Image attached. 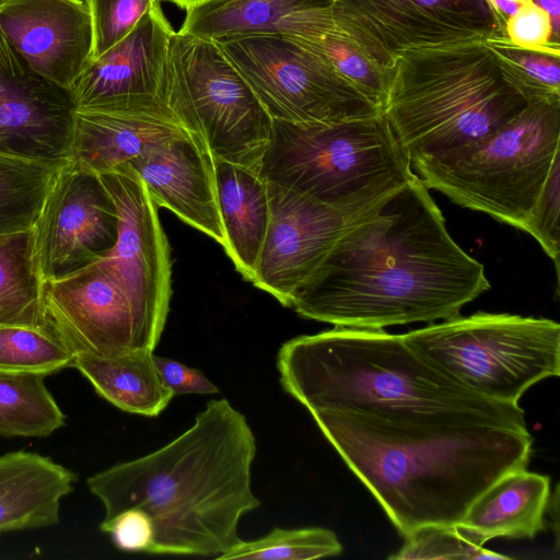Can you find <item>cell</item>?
<instances>
[{
    "instance_id": "1",
    "label": "cell",
    "mask_w": 560,
    "mask_h": 560,
    "mask_svg": "<svg viewBox=\"0 0 560 560\" xmlns=\"http://www.w3.org/2000/svg\"><path fill=\"white\" fill-rule=\"evenodd\" d=\"M489 288L415 174L338 238L290 306L334 326L384 329L453 318Z\"/></svg>"
},
{
    "instance_id": "2",
    "label": "cell",
    "mask_w": 560,
    "mask_h": 560,
    "mask_svg": "<svg viewBox=\"0 0 560 560\" xmlns=\"http://www.w3.org/2000/svg\"><path fill=\"white\" fill-rule=\"evenodd\" d=\"M311 415L404 537L460 524L486 489L525 469L532 454L527 429L481 412Z\"/></svg>"
},
{
    "instance_id": "3",
    "label": "cell",
    "mask_w": 560,
    "mask_h": 560,
    "mask_svg": "<svg viewBox=\"0 0 560 560\" xmlns=\"http://www.w3.org/2000/svg\"><path fill=\"white\" fill-rule=\"evenodd\" d=\"M256 440L228 399H212L170 443L88 478L104 521L127 509L152 520L149 553L218 557L241 541V517L260 505L252 491Z\"/></svg>"
},
{
    "instance_id": "4",
    "label": "cell",
    "mask_w": 560,
    "mask_h": 560,
    "mask_svg": "<svg viewBox=\"0 0 560 560\" xmlns=\"http://www.w3.org/2000/svg\"><path fill=\"white\" fill-rule=\"evenodd\" d=\"M283 389L311 413L475 411L527 429L518 404L486 398L413 351L402 335L335 326L284 342Z\"/></svg>"
},
{
    "instance_id": "5",
    "label": "cell",
    "mask_w": 560,
    "mask_h": 560,
    "mask_svg": "<svg viewBox=\"0 0 560 560\" xmlns=\"http://www.w3.org/2000/svg\"><path fill=\"white\" fill-rule=\"evenodd\" d=\"M528 104L483 39L400 55L389 72L382 114L413 161L472 145Z\"/></svg>"
},
{
    "instance_id": "6",
    "label": "cell",
    "mask_w": 560,
    "mask_h": 560,
    "mask_svg": "<svg viewBox=\"0 0 560 560\" xmlns=\"http://www.w3.org/2000/svg\"><path fill=\"white\" fill-rule=\"evenodd\" d=\"M259 173L348 213L371 211L415 175L382 113L334 124L272 119Z\"/></svg>"
},
{
    "instance_id": "7",
    "label": "cell",
    "mask_w": 560,
    "mask_h": 560,
    "mask_svg": "<svg viewBox=\"0 0 560 560\" xmlns=\"http://www.w3.org/2000/svg\"><path fill=\"white\" fill-rule=\"evenodd\" d=\"M559 141L560 100L540 101L486 139L411 165L428 188L525 232Z\"/></svg>"
},
{
    "instance_id": "8",
    "label": "cell",
    "mask_w": 560,
    "mask_h": 560,
    "mask_svg": "<svg viewBox=\"0 0 560 560\" xmlns=\"http://www.w3.org/2000/svg\"><path fill=\"white\" fill-rule=\"evenodd\" d=\"M402 337L452 380L500 402L518 404L529 387L560 374V325L548 318L459 314Z\"/></svg>"
},
{
    "instance_id": "9",
    "label": "cell",
    "mask_w": 560,
    "mask_h": 560,
    "mask_svg": "<svg viewBox=\"0 0 560 560\" xmlns=\"http://www.w3.org/2000/svg\"><path fill=\"white\" fill-rule=\"evenodd\" d=\"M163 97L213 159L259 171L272 119L213 39L174 32Z\"/></svg>"
},
{
    "instance_id": "10",
    "label": "cell",
    "mask_w": 560,
    "mask_h": 560,
    "mask_svg": "<svg viewBox=\"0 0 560 560\" xmlns=\"http://www.w3.org/2000/svg\"><path fill=\"white\" fill-rule=\"evenodd\" d=\"M213 40L271 119L334 124L382 113L322 54L294 37L257 34Z\"/></svg>"
},
{
    "instance_id": "11",
    "label": "cell",
    "mask_w": 560,
    "mask_h": 560,
    "mask_svg": "<svg viewBox=\"0 0 560 560\" xmlns=\"http://www.w3.org/2000/svg\"><path fill=\"white\" fill-rule=\"evenodd\" d=\"M330 14L336 30L387 74L408 50L505 35L491 0H331Z\"/></svg>"
},
{
    "instance_id": "12",
    "label": "cell",
    "mask_w": 560,
    "mask_h": 560,
    "mask_svg": "<svg viewBox=\"0 0 560 560\" xmlns=\"http://www.w3.org/2000/svg\"><path fill=\"white\" fill-rule=\"evenodd\" d=\"M118 212V237L107 256L151 351L162 336L172 295L171 250L158 206L131 171L100 175Z\"/></svg>"
},
{
    "instance_id": "13",
    "label": "cell",
    "mask_w": 560,
    "mask_h": 560,
    "mask_svg": "<svg viewBox=\"0 0 560 560\" xmlns=\"http://www.w3.org/2000/svg\"><path fill=\"white\" fill-rule=\"evenodd\" d=\"M116 205L101 177L62 167L33 226L44 282L69 277L107 257L118 237Z\"/></svg>"
},
{
    "instance_id": "14",
    "label": "cell",
    "mask_w": 560,
    "mask_h": 560,
    "mask_svg": "<svg viewBox=\"0 0 560 560\" xmlns=\"http://www.w3.org/2000/svg\"><path fill=\"white\" fill-rule=\"evenodd\" d=\"M43 317L46 329L74 355L153 352L108 257L63 279L44 282Z\"/></svg>"
},
{
    "instance_id": "15",
    "label": "cell",
    "mask_w": 560,
    "mask_h": 560,
    "mask_svg": "<svg viewBox=\"0 0 560 560\" xmlns=\"http://www.w3.org/2000/svg\"><path fill=\"white\" fill-rule=\"evenodd\" d=\"M175 30L161 3L93 60L69 93L75 109L141 112L173 117L163 97L170 39Z\"/></svg>"
},
{
    "instance_id": "16",
    "label": "cell",
    "mask_w": 560,
    "mask_h": 560,
    "mask_svg": "<svg viewBox=\"0 0 560 560\" xmlns=\"http://www.w3.org/2000/svg\"><path fill=\"white\" fill-rule=\"evenodd\" d=\"M267 185L270 220L250 282L290 306L294 292L338 238L373 209L348 213L276 184Z\"/></svg>"
},
{
    "instance_id": "17",
    "label": "cell",
    "mask_w": 560,
    "mask_h": 560,
    "mask_svg": "<svg viewBox=\"0 0 560 560\" xmlns=\"http://www.w3.org/2000/svg\"><path fill=\"white\" fill-rule=\"evenodd\" d=\"M74 113L69 91L34 72L0 31V154L67 166Z\"/></svg>"
},
{
    "instance_id": "18",
    "label": "cell",
    "mask_w": 560,
    "mask_h": 560,
    "mask_svg": "<svg viewBox=\"0 0 560 560\" xmlns=\"http://www.w3.org/2000/svg\"><path fill=\"white\" fill-rule=\"evenodd\" d=\"M0 31L34 72L67 91L92 62L83 0H0Z\"/></svg>"
},
{
    "instance_id": "19",
    "label": "cell",
    "mask_w": 560,
    "mask_h": 560,
    "mask_svg": "<svg viewBox=\"0 0 560 560\" xmlns=\"http://www.w3.org/2000/svg\"><path fill=\"white\" fill-rule=\"evenodd\" d=\"M126 170L140 178L158 207L224 247L213 159L200 140L185 131L151 147Z\"/></svg>"
},
{
    "instance_id": "20",
    "label": "cell",
    "mask_w": 560,
    "mask_h": 560,
    "mask_svg": "<svg viewBox=\"0 0 560 560\" xmlns=\"http://www.w3.org/2000/svg\"><path fill=\"white\" fill-rule=\"evenodd\" d=\"M331 0H196L184 11L182 33L219 39L278 34L314 37L334 26Z\"/></svg>"
},
{
    "instance_id": "21",
    "label": "cell",
    "mask_w": 560,
    "mask_h": 560,
    "mask_svg": "<svg viewBox=\"0 0 560 560\" xmlns=\"http://www.w3.org/2000/svg\"><path fill=\"white\" fill-rule=\"evenodd\" d=\"M185 131L165 115L75 109L69 164L98 176L120 173L151 147Z\"/></svg>"
},
{
    "instance_id": "22",
    "label": "cell",
    "mask_w": 560,
    "mask_h": 560,
    "mask_svg": "<svg viewBox=\"0 0 560 560\" xmlns=\"http://www.w3.org/2000/svg\"><path fill=\"white\" fill-rule=\"evenodd\" d=\"M77 475L50 457L27 451L0 456V534L59 522L60 500Z\"/></svg>"
},
{
    "instance_id": "23",
    "label": "cell",
    "mask_w": 560,
    "mask_h": 560,
    "mask_svg": "<svg viewBox=\"0 0 560 560\" xmlns=\"http://www.w3.org/2000/svg\"><path fill=\"white\" fill-rule=\"evenodd\" d=\"M213 171L223 248L243 278L252 281L270 220L267 182L257 170L218 159Z\"/></svg>"
},
{
    "instance_id": "24",
    "label": "cell",
    "mask_w": 560,
    "mask_h": 560,
    "mask_svg": "<svg viewBox=\"0 0 560 560\" xmlns=\"http://www.w3.org/2000/svg\"><path fill=\"white\" fill-rule=\"evenodd\" d=\"M550 495L548 476L525 469L505 474L469 506L460 524L486 541L498 538H534L546 526Z\"/></svg>"
},
{
    "instance_id": "25",
    "label": "cell",
    "mask_w": 560,
    "mask_h": 560,
    "mask_svg": "<svg viewBox=\"0 0 560 560\" xmlns=\"http://www.w3.org/2000/svg\"><path fill=\"white\" fill-rule=\"evenodd\" d=\"M153 352L120 355L78 353L75 368L105 400L129 413L159 416L174 394L163 383Z\"/></svg>"
},
{
    "instance_id": "26",
    "label": "cell",
    "mask_w": 560,
    "mask_h": 560,
    "mask_svg": "<svg viewBox=\"0 0 560 560\" xmlns=\"http://www.w3.org/2000/svg\"><path fill=\"white\" fill-rule=\"evenodd\" d=\"M33 229L0 235V325L46 329ZM48 331V330H47Z\"/></svg>"
},
{
    "instance_id": "27",
    "label": "cell",
    "mask_w": 560,
    "mask_h": 560,
    "mask_svg": "<svg viewBox=\"0 0 560 560\" xmlns=\"http://www.w3.org/2000/svg\"><path fill=\"white\" fill-rule=\"evenodd\" d=\"M36 373L0 372V436L46 438L66 416Z\"/></svg>"
},
{
    "instance_id": "28",
    "label": "cell",
    "mask_w": 560,
    "mask_h": 560,
    "mask_svg": "<svg viewBox=\"0 0 560 560\" xmlns=\"http://www.w3.org/2000/svg\"><path fill=\"white\" fill-rule=\"evenodd\" d=\"M60 170L0 154V235L33 229Z\"/></svg>"
},
{
    "instance_id": "29",
    "label": "cell",
    "mask_w": 560,
    "mask_h": 560,
    "mask_svg": "<svg viewBox=\"0 0 560 560\" xmlns=\"http://www.w3.org/2000/svg\"><path fill=\"white\" fill-rule=\"evenodd\" d=\"M485 43L528 103L560 100L559 42L530 49L514 45L505 35H493Z\"/></svg>"
},
{
    "instance_id": "30",
    "label": "cell",
    "mask_w": 560,
    "mask_h": 560,
    "mask_svg": "<svg viewBox=\"0 0 560 560\" xmlns=\"http://www.w3.org/2000/svg\"><path fill=\"white\" fill-rule=\"evenodd\" d=\"M74 353L44 329L0 325V372L44 376L72 364Z\"/></svg>"
},
{
    "instance_id": "31",
    "label": "cell",
    "mask_w": 560,
    "mask_h": 560,
    "mask_svg": "<svg viewBox=\"0 0 560 560\" xmlns=\"http://www.w3.org/2000/svg\"><path fill=\"white\" fill-rule=\"evenodd\" d=\"M341 551L342 545L330 529L276 527L259 539L241 540L215 559L310 560L337 556Z\"/></svg>"
},
{
    "instance_id": "32",
    "label": "cell",
    "mask_w": 560,
    "mask_h": 560,
    "mask_svg": "<svg viewBox=\"0 0 560 560\" xmlns=\"http://www.w3.org/2000/svg\"><path fill=\"white\" fill-rule=\"evenodd\" d=\"M486 539L463 524L421 526L405 536V544L389 559H510L485 548Z\"/></svg>"
},
{
    "instance_id": "33",
    "label": "cell",
    "mask_w": 560,
    "mask_h": 560,
    "mask_svg": "<svg viewBox=\"0 0 560 560\" xmlns=\"http://www.w3.org/2000/svg\"><path fill=\"white\" fill-rule=\"evenodd\" d=\"M322 54L334 68L380 110L384 106L389 74L377 69L345 35L334 27L310 38L294 37Z\"/></svg>"
},
{
    "instance_id": "34",
    "label": "cell",
    "mask_w": 560,
    "mask_h": 560,
    "mask_svg": "<svg viewBox=\"0 0 560 560\" xmlns=\"http://www.w3.org/2000/svg\"><path fill=\"white\" fill-rule=\"evenodd\" d=\"M92 23V61L125 38L141 18L163 1L180 8L178 0H83Z\"/></svg>"
},
{
    "instance_id": "35",
    "label": "cell",
    "mask_w": 560,
    "mask_h": 560,
    "mask_svg": "<svg viewBox=\"0 0 560 560\" xmlns=\"http://www.w3.org/2000/svg\"><path fill=\"white\" fill-rule=\"evenodd\" d=\"M560 154L550 167L542 188L530 210L526 233L530 234L553 260L559 275Z\"/></svg>"
},
{
    "instance_id": "36",
    "label": "cell",
    "mask_w": 560,
    "mask_h": 560,
    "mask_svg": "<svg viewBox=\"0 0 560 560\" xmlns=\"http://www.w3.org/2000/svg\"><path fill=\"white\" fill-rule=\"evenodd\" d=\"M506 38L523 48H545L552 40L555 31L550 15L536 1L521 4L518 10L505 20Z\"/></svg>"
},
{
    "instance_id": "37",
    "label": "cell",
    "mask_w": 560,
    "mask_h": 560,
    "mask_svg": "<svg viewBox=\"0 0 560 560\" xmlns=\"http://www.w3.org/2000/svg\"><path fill=\"white\" fill-rule=\"evenodd\" d=\"M100 529L110 535L114 545L127 552H150L154 542L151 517L141 509H127L110 520L102 521Z\"/></svg>"
},
{
    "instance_id": "38",
    "label": "cell",
    "mask_w": 560,
    "mask_h": 560,
    "mask_svg": "<svg viewBox=\"0 0 560 560\" xmlns=\"http://www.w3.org/2000/svg\"><path fill=\"white\" fill-rule=\"evenodd\" d=\"M159 374L175 395L218 394L219 388L201 371L170 358L153 355Z\"/></svg>"
},
{
    "instance_id": "39",
    "label": "cell",
    "mask_w": 560,
    "mask_h": 560,
    "mask_svg": "<svg viewBox=\"0 0 560 560\" xmlns=\"http://www.w3.org/2000/svg\"><path fill=\"white\" fill-rule=\"evenodd\" d=\"M538 3V2H537ZM544 10L548 12L551 18L555 31L558 33L559 25V0H539L538 3Z\"/></svg>"
},
{
    "instance_id": "40",
    "label": "cell",
    "mask_w": 560,
    "mask_h": 560,
    "mask_svg": "<svg viewBox=\"0 0 560 560\" xmlns=\"http://www.w3.org/2000/svg\"><path fill=\"white\" fill-rule=\"evenodd\" d=\"M180 4V9L185 10L190 3L195 2L196 0H178Z\"/></svg>"
},
{
    "instance_id": "41",
    "label": "cell",
    "mask_w": 560,
    "mask_h": 560,
    "mask_svg": "<svg viewBox=\"0 0 560 560\" xmlns=\"http://www.w3.org/2000/svg\"><path fill=\"white\" fill-rule=\"evenodd\" d=\"M515 1L518 2L520 4H523V3H526L529 1H536V0H515Z\"/></svg>"
}]
</instances>
